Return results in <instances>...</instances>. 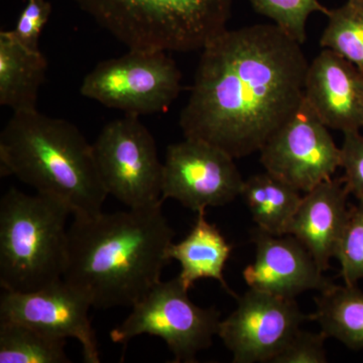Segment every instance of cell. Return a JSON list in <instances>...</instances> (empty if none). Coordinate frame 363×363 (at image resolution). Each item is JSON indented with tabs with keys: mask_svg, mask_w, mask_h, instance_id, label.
<instances>
[{
	"mask_svg": "<svg viewBox=\"0 0 363 363\" xmlns=\"http://www.w3.org/2000/svg\"><path fill=\"white\" fill-rule=\"evenodd\" d=\"M201 51L181 112L184 136L234 159L259 152L304 100L302 45L266 23L225 30Z\"/></svg>",
	"mask_w": 363,
	"mask_h": 363,
	"instance_id": "obj_1",
	"label": "cell"
},
{
	"mask_svg": "<svg viewBox=\"0 0 363 363\" xmlns=\"http://www.w3.org/2000/svg\"><path fill=\"white\" fill-rule=\"evenodd\" d=\"M162 205L74 217L63 279L92 308L133 307L161 281L176 235Z\"/></svg>",
	"mask_w": 363,
	"mask_h": 363,
	"instance_id": "obj_2",
	"label": "cell"
},
{
	"mask_svg": "<svg viewBox=\"0 0 363 363\" xmlns=\"http://www.w3.org/2000/svg\"><path fill=\"white\" fill-rule=\"evenodd\" d=\"M0 175L59 200L74 217L101 213L108 196L93 145L77 126L38 109L13 112L0 133Z\"/></svg>",
	"mask_w": 363,
	"mask_h": 363,
	"instance_id": "obj_3",
	"label": "cell"
},
{
	"mask_svg": "<svg viewBox=\"0 0 363 363\" xmlns=\"http://www.w3.org/2000/svg\"><path fill=\"white\" fill-rule=\"evenodd\" d=\"M70 208L50 196L11 187L0 200V286L40 290L63 278Z\"/></svg>",
	"mask_w": 363,
	"mask_h": 363,
	"instance_id": "obj_4",
	"label": "cell"
},
{
	"mask_svg": "<svg viewBox=\"0 0 363 363\" xmlns=\"http://www.w3.org/2000/svg\"><path fill=\"white\" fill-rule=\"evenodd\" d=\"M128 49L194 52L227 30L233 0H73Z\"/></svg>",
	"mask_w": 363,
	"mask_h": 363,
	"instance_id": "obj_5",
	"label": "cell"
},
{
	"mask_svg": "<svg viewBox=\"0 0 363 363\" xmlns=\"http://www.w3.org/2000/svg\"><path fill=\"white\" fill-rule=\"evenodd\" d=\"M179 277L160 281L133 306V311L111 332L114 343L126 345L136 336L162 338L174 355V362H197L218 335L220 312L199 307L190 300Z\"/></svg>",
	"mask_w": 363,
	"mask_h": 363,
	"instance_id": "obj_6",
	"label": "cell"
},
{
	"mask_svg": "<svg viewBox=\"0 0 363 363\" xmlns=\"http://www.w3.org/2000/svg\"><path fill=\"white\" fill-rule=\"evenodd\" d=\"M182 89V73L167 52L130 49L118 58L105 60L88 73L80 93L125 116L168 111Z\"/></svg>",
	"mask_w": 363,
	"mask_h": 363,
	"instance_id": "obj_7",
	"label": "cell"
},
{
	"mask_svg": "<svg viewBox=\"0 0 363 363\" xmlns=\"http://www.w3.org/2000/svg\"><path fill=\"white\" fill-rule=\"evenodd\" d=\"M92 145L107 194L131 209L164 203V162L160 161L154 136L138 116H125L105 124Z\"/></svg>",
	"mask_w": 363,
	"mask_h": 363,
	"instance_id": "obj_8",
	"label": "cell"
},
{
	"mask_svg": "<svg viewBox=\"0 0 363 363\" xmlns=\"http://www.w3.org/2000/svg\"><path fill=\"white\" fill-rule=\"evenodd\" d=\"M259 154L267 172L304 193L331 179L341 164L340 147L305 98Z\"/></svg>",
	"mask_w": 363,
	"mask_h": 363,
	"instance_id": "obj_9",
	"label": "cell"
},
{
	"mask_svg": "<svg viewBox=\"0 0 363 363\" xmlns=\"http://www.w3.org/2000/svg\"><path fill=\"white\" fill-rule=\"evenodd\" d=\"M243 180L234 157L203 140L169 145L162 171V200L174 199L199 212L240 197Z\"/></svg>",
	"mask_w": 363,
	"mask_h": 363,
	"instance_id": "obj_10",
	"label": "cell"
},
{
	"mask_svg": "<svg viewBox=\"0 0 363 363\" xmlns=\"http://www.w3.org/2000/svg\"><path fill=\"white\" fill-rule=\"evenodd\" d=\"M307 320L296 298L250 289L221 320L218 336L233 363H272Z\"/></svg>",
	"mask_w": 363,
	"mask_h": 363,
	"instance_id": "obj_11",
	"label": "cell"
},
{
	"mask_svg": "<svg viewBox=\"0 0 363 363\" xmlns=\"http://www.w3.org/2000/svg\"><path fill=\"white\" fill-rule=\"evenodd\" d=\"M92 305L63 278L33 292L4 291L0 297V322H16L52 338H73L82 346L87 363H100Z\"/></svg>",
	"mask_w": 363,
	"mask_h": 363,
	"instance_id": "obj_12",
	"label": "cell"
},
{
	"mask_svg": "<svg viewBox=\"0 0 363 363\" xmlns=\"http://www.w3.org/2000/svg\"><path fill=\"white\" fill-rule=\"evenodd\" d=\"M252 241L255 247V260L242 274L250 289L296 298L307 291L322 292L334 285L295 236L272 235L257 227Z\"/></svg>",
	"mask_w": 363,
	"mask_h": 363,
	"instance_id": "obj_13",
	"label": "cell"
},
{
	"mask_svg": "<svg viewBox=\"0 0 363 363\" xmlns=\"http://www.w3.org/2000/svg\"><path fill=\"white\" fill-rule=\"evenodd\" d=\"M304 98L327 128L343 133L363 128V73L330 50L309 64Z\"/></svg>",
	"mask_w": 363,
	"mask_h": 363,
	"instance_id": "obj_14",
	"label": "cell"
},
{
	"mask_svg": "<svg viewBox=\"0 0 363 363\" xmlns=\"http://www.w3.org/2000/svg\"><path fill=\"white\" fill-rule=\"evenodd\" d=\"M350 191L343 179H329L305 193L288 234L295 236L325 272L335 257L347 221Z\"/></svg>",
	"mask_w": 363,
	"mask_h": 363,
	"instance_id": "obj_15",
	"label": "cell"
},
{
	"mask_svg": "<svg viewBox=\"0 0 363 363\" xmlns=\"http://www.w3.org/2000/svg\"><path fill=\"white\" fill-rule=\"evenodd\" d=\"M48 62L40 50L21 44L11 30L0 32V104L13 112L37 109Z\"/></svg>",
	"mask_w": 363,
	"mask_h": 363,
	"instance_id": "obj_16",
	"label": "cell"
},
{
	"mask_svg": "<svg viewBox=\"0 0 363 363\" xmlns=\"http://www.w3.org/2000/svg\"><path fill=\"white\" fill-rule=\"evenodd\" d=\"M233 247L215 224L206 218V211L198 212L192 230L178 243H171L168 250L169 259H175L181 266L179 279L190 291L196 281L203 279H216L231 295L223 272L230 257Z\"/></svg>",
	"mask_w": 363,
	"mask_h": 363,
	"instance_id": "obj_17",
	"label": "cell"
},
{
	"mask_svg": "<svg viewBox=\"0 0 363 363\" xmlns=\"http://www.w3.org/2000/svg\"><path fill=\"white\" fill-rule=\"evenodd\" d=\"M240 196L257 228L278 236L288 234L303 198L297 189L267 171L245 180Z\"/></svg>",
	"mask_w": 363,
	"mask_h": 363,
	"instance_id": "obj_18",
	"label": "cell"
},
{
	"mask_svg": "<svg viewBox=\"0 0 363 363\" xmlns=\"http://www.w3.org/2000/svg\"><path fill=\"white\" fill-rule=\"evenodd\" d=\"M310 317L327 337L363 350V292L357 285H333L320 292L316 312Z\"/></svg>",
	"mask_w": 363,
	"mask_h": 363,
	"instance_id": "obj_19",
	"label": "cell"
},
{
	"mask_svg": "<svg viewBox=\"0 0 363 363\" xmlns=\"http://www.w3.org/2000/svg\"><path fill=\"white\" fill-rule=\"evenodd\" d=\"M65 339L50 337L16 323L0 322V363H68Z\"/></svg>",
	"mask_w": 363,
	"mask_h": 363,
	"instance_id": "obj_20",
	"label": "cell"
},
{
	"mask_svg": "<svg viewBox=\"0 0 363 363\" xmlns=\"http://www.w3.org/2000/svg\"><path fill=\"white\" fill-rule=\"evenodd\" d=\"M326 28L320 39L322 49L330 50L363 73V9L346 2L329 9Z\"/></svg>",
	"mask_w": 363,
	"mask_h": 363,
	"instance_id": "obj_21",
	"label": "cell"
},
{
	"mask_svg": "<svg viewBox=\"0 0 363 363\" xmlns=\"http://www.w3.org/2000/svg\"><path fill=\"white\" fill-rule=\"evenodd\" d=\"M257 13L271 18L286 35L304 44L307 33L306 26L314 13L326 16L329 9L318 0H250Z\"/></svg>",
	"mask_w": 363,
	"mask_h": 363,
	"instance_id": "obj_22",
	"label": "cell"
},
{
	"mask_svg": "<svg viewBox=\"0 0 363 363\" xmlns=\"http://www.w3.org/2000/svg\"><path fill=\"white\" fill-rule=\"evenodd\" d=\"M335 259L340 264V276L346 285H357L363 279V203L350 208L347 221L339 240Z\"/></svg>",
	"mask_w": 363,
	"mask_h": 363,
	"instance_id": "obj_23",
	"label": "cell"
},
{
	"mask_svg": "<svg viewBox=\"0 0 363 363\" xmlns=\"http://www.w3.org/2000/svg\"><path fill=\"white\" fill-rule=\"evenodd\" d=\"M327 338L322 331L315 333L298 329L272 363H326Z\"/></svg>",
	"mask_w": 363,
	"mask_h": 363,
	"instance_id": "obj_24",
	"label": "cell"
},
{
	"mask_svg": "<svg viewBox=\"0 0 363 363\" xmlns=\"http://www.w3.org/2000/svg\"><path fill=\"white\" fill-rule=\"evenodd\" d=\"M343 135L340 147L342 179L350 194L355 196L358 202L363 203V135L359 131Z\"/></svg>",
	"mask_w": 363,
	"mask_h": 363,
	"instance_id": "obj_25",
	"label": "cell"
},
{
	"mask_svg": "<svg viewBox=\"0 0 363 363\" xmlns=\"http://www.w3.org/2000/svg\"><path fill=\"white\" fill-rule=\"evenodd\" d=\"M52 11V4L47 0H28L16 28L11 30L13 37L30 49L40 50V37Z\"/></svg>",
	"mask_w": 363,
	"mask_h": 363,
	"instance_id": "obj_26",
	"label": "cell"
},
{
	"mask_svg": "<svg viewBox=\"0 0 363 363\" xmlns=\"http://www.w3.org/2000/svg\"><path fill=\"white\" fill-rule=\"evenodd\" d=\"M351 4H355V6L362 7L363 9V0H347Z\"/></svg>",
	"mask_w": 363,
	"mask_h": 363,
	"instance_id": "obj_27",
	"label": "cell"
}]
</instances>
